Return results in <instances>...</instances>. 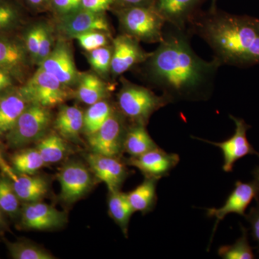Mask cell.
I'll return each instance as SVG.
<instances>
[{
	"label": "cell",
	"instance_id": "1",
	"mask_svg": "<svg viewBox=\"0 0 259 259\" xmlns=\"http://www.w3.org/2000/svg\"><path fill=\"white\" fill-rule=\"evenodd\" d=\"M173 27L165 30L157 49L143 63L145 76L171 102L207 100L221 64L214 58L207 61L199 57L185 30Z\"/></svg>",
	"mask_w": 259,
	"mask_h": 259
},
{
	"label": "cell",
	"instance_id": "2",
	"mask_svg": "<svg viewBox=\"0 0 259 259\" xmlns=\"http://www.w3.org/2000/svg\"><path fill=\"white\" fill-rule=\"evenodd\" d=\"M187 25L208 44L220 64H259V20L210 11L194 15Z\"/></svg>",
	"mask_w": 259,
	"mask_h": 259
},
{
	"label": "cell",
	"instance_id": "3",
	"mask_svg": "<svg viewBox=\"0 0 259 259\" xmlns=\"http://www.w3.org/2000/svg\"><path fill=\"white\" fill-rule=\"evenodd\" d=\"M115 13L122 33L148 44L163 40L167 22L155 5L117 8Z\"/></svg>",
	"mask_w": 259,
	"mask_h": 259
},
{
	"label": "cell",
	"instance_id": "4",
	"mask_svg": "<svg viewBox=\"0 0 259 259\" xmlns=\"http://www.w3.org/2000/svg\"><path fill=\"white\" fill-rule=\"evenodd\" d=\"M119 111L132 123L146 125L154 112L172 103L166 95H157L149 89L125 80L117 94Z\"/></svg>",
	"mask_w": 259,
	"mask_h": 259
},
{
	"label": "cell",
	"instance_id": "5",
	"mask_svg": "<svg viewBox=\"0 0 259 259\" xmlns=\"http://www.w3.org/2000/svg\"><path fill=\"white\" fill-rule=\"evenodd\" d=\"M51 122L50 108L30 104L13 128L5 135L8 147L18 149L37 142L47 134Z\"/></svg>",
	"mask_w": 259,
	"mask_h": 259
},
{
	"label": "cell",
	"instance_id": "6",
	"mask_svg": "<svg viewBox=\"0 0 259 259\" xmlns=\"http://www.w3.org/2000/svg\"><path fill=\"white\" fill-rule=\"evenodd\" d=\"M19 88L29 103L49 108L61 105L71 95V88L40 67Z\"/></svg>",
	"mask_w": 259,
	"mask_h": 259
},
{
	"label": "cell",
	"instance_id": "7",
	"mask_svg": "<svg viewBox=\"0 0 259 259\" xmlns=\"http://www.w3.org/2000/svg\"><path fill=\"white\" fill-rule=\"evenodd\" d=\"M127 127L124 115L120 111L114 110L108 120L98 131L88 136L92 152L120 157L121 153H123Z\"/></svg>",
	"mask_w": 259,
	"mask_h": 259
},
{
	"label": "cell",
	"instance_id": "8",
	"mask_svg": "<svg viewBox=\"0 0 259 259\" xmlns=\"http://www.w3.org/2000/svg\"><path fill=\"white\" fill-rule=\"evenodd\" d=\"M38 67L55 76L68 88L76 87L81 73L76 69L72 50L67 40L59 39Z\"/></svg>",
	"mask_w": 259,
	"mask_h": 259
},
{
	"label": "cell",
	"instance_id": "9",
	"mask_svg": "<svg viewBox=\"0 0 259 259\" xmlns=\"http://www.w3.org/2000/svg\"><path fill=\"white\" fill-rule=\"evenodd\" d=\"M104 31L110 33V24L105 13H97L81 9L76 13L58 18L55 31L60 39L69 40L85 32Z\"/></svg>",
	"mask_w": 259,
	"mask_h": 259
},
{
	"label": "cell",
	"instance_id": "10",
	"mask_svg": "<svg viewBox=\"0 0 259 259\" xmlns=\"http://www.w3.org/2000/svg\"><path fill=\"white\" fill-rule=\"evenodd\" d=\"M61 185L60 198L63 202L72 204L82 198L93 188L91 172L82 163L71 162L61 168L58 174Z\"/></svg>",
	"mask_w": 259,
	"mask_h": 259
},
{
	"label": "cell",
	"instance_id": "11",
	"mask_svg": "<svg viewBox=\"0 0 259 259\" xmlns=\"http://www.w3.org/2000/svg\"><path fill=\"white\" fill-rule=\"evenodd\" d=\"M230 117L235 122L236 130L234 134L229 139L226 140L223 142H213L199 138L192 137L194 139L203 141L221 148L223 155V169L225 172L233 171L235 163L241 158L248 155L258 156V152L255 151L247 139V131L250 128V126L243 119L238 118L233 115H230Z\"/></svg>",
	"mask_w": 259,
	"mask_h": 259
},
{
	"label": "cell",
	"instance_id": "12",
	"mask_svg": "<svg viewBox=\"0 0 259 259\" xmlns=\"http://www.w3.org/2000/svg\"><path fill=\"white\" fill-rule=\"evenodd\" d=\"M259 184L255 180L250 182L237 181L235 187L229 194L222 207L220 208L207 209L209 218H215L216 221L213 228L212 236L215 233L218 224L231 213L245 216V210L253 199L258 200Z\"/></svg>",
	"mask_w": 259,
	"mask_h": 259
},
{
	"label": "cell",
	"instance_id": "13",
	"mask_svg": "<svg viewBox=\"0 0 259 259\" xmlns=\"http://www.w3.org/2000/svg\"><path fill=\"white\" fill-rule=\"evenodd\" d=\"M112 47L111 75L114 78L143 64L151 55L140 46L139 40L123 33L112 40Z\"/></svg>",
	"mask_w": 259,
	"mask_h": 259
},
{
	"label": "cell",
	"instance_id": "14",
	"mask_svg": "<svg viewBox=\"0 0 259 259\" xmlns=\"http://www.w3.org/2000/svg\"><path fill=\"white\" fill-rule=\"evenodd\" d=\"M67 222L66 212L40 201L29 202L22 209V226L27 229L49 231L60 228Z\"/></svg>",
	"mask_w": 259,
	"mask_h": 259
},
{
	"label": "cell",
	"instance_id": "15",
	"mask_svg": "<svg viewBox=\"0 0 259 259\" xmlns=\"http://www.w3.org/2000/svg\"><path fill=\"white\" fill-rule=\"evenodd\" d=\"M86 160L94 175L106 184L109 192L120 190L129 171L119 157L92 152L87 155Z\"/></svg>",
	"mask_w": 259,
	"mask_h": 259
},
{
	"label": "cell",
	"instance_id": "16",
	"mask_svg": "<svg viewBox=\"0 0 259 259\" xmlns=\"http://www.w3.org/2000/svg\"><path fill=\"white\" fill-rule=\"evenodd\" d=\"M180 156L177 153H168L158 147L151 151L131 157L127 163L139 168L145 177L161 179L168 176L180 162Z\"/></svg>",
	"mask_w": 259,
	"mask_h": 259
},
{
	"label": "cell",
	"instance_id": "17",
	"mask_svg": "<svg viewBox=\"0 0 259 259\" xmlns=\"http://www.w3.org/2000/svg\"><path fill=\"white\" fill-rule=\"evenodd\" d=\"M32 63L23 40L10 35H0V69L7 70L20 80Z\"/></svg>",
	"mask_w": 259,
	"mask_h": 259
},
{
	"label": "cell",
	"instance_id": "18",
	"mask_svg": "<svg viewBox=\"0 0 259 259\" xmlns=\"http://www.w3.org/2000/svg\"><path fill=\"white\" fill-rule=\"evenodd\" d=\"M30 105L19 87L0 93V135H6L13 128L20 116Z\"/></svg>",
	"mask_w": 259,
	"mask_h": 259
},
{
	"label": "cell",
	"instance_id": "19",
	"mask_svg": "<svg viewBox=\"0 0 259 259\" xmlns=\"http://www.w3.org/2000/svg\"><path fill=\"white\" fill-rule=\"evenodd\" d=\"M199 0H156L155 6L165 18L167 24L181 30L194 16V9Z\"/></svg>",
	"mask_w": 259,
	"mask_h": 259
},
{
	"label": "cell",
	"instance_id": "20",
	"mask_svg": "<svg viewBox=\"0 0 259 259\" xmlns=\"http://www.w3.org/2000/svg\"><path fill=\"white\" fill-rule=\"evenodd\" d=\"M83 112L75 106L61 107L54 121V128L58 134L71 142L79 141V134L83 131Z\"/></svg>",
	"mask_w": 259,
	"mask_h": 259
},
{
	"label": "cell",
	"instance_id": "21",
	"mask_svg": "<svg viewBox=\"0 0 259 259\" xmlns=\"http://www.w3.org/2000/svg\"><path fill=\"white\" fill-rule=\"evenodd\" d=\"M12 182L19 199L28 203L40 202L49 192V183L42 177L20 174Z\"/></svg>",
	"mask_w": 259,
	"mask_h": 259
},
{
	"label": "cell",
	"instance_id": "22",
	"mask_svg": "<svg viewBox=\"0 0 259 259\" xmlns=\"http://www.w3.org/2000/svg\"><path fill=\"white\" fill-rule=\"evenodd\" d=\"M76 87V98L88 105L105 100L109 95L107 83L102 78L94 73H81Z\"/></svg>",
	"mask_w": 259,
	"mask_h": 259
},
{
	"label": "cell",
	"instance_id": "23",
	"mask_svg": "<svg viewBox=\"0 0 259 259\" xmlns=\"http://www.w3.org/2000/svg\"><path fill=\"white\" fill-rule=\"evenodd\" d=\"M158 179L145 177L141 185L127 194V199L135 212L146 214L155 208L157 202L156 186Z\"/></svg>",
	"mask_w": 259,
	"mask_h": 259
},
{
	"label": "cell",
	"instance_id": "24",
	"mask_svg": "<svg viewBox=\"0 0 259 259\" xmlns=\"http://www.w3.org/2000/svg\"><path fill=\"white\" fill-rule=\"evenodd\" d=\"M146 125L132 123L127 126L124 140L123 152L131 157H136L159 147L148 134Z\"/></svg>",
	"mask_w": 259,
	"mask_h": 259
},
{
	"label": "cell",
	"instance_id": "25",
	"mask_svg": "<svg viewBox=\"0 0 259 259\" xmlns=\"http://www.w3.org/2000/svg\"><path fill=\"white\" fill-rule=\"evenodd\" d=\"M36 148L46 164L62 161L69 152L66 140L55 133L47 134L37 141Z\"/></svg>",
	"mask_w": 259,
	"mask_h": 259
},
{
	"label": "cell",
	"instance_id": "26",
	"mask_svg": "<svg viewBox=\"0 0 259 259\" xmlns=\"http://www.w3.org/2000/svg\"><path fill=\"white\" fill-rule=\"evenodd\" d=\"M108 212L110 217L127 238L130 219L134 211L129 203L127 194L120 190L109 192Z\"/></svg>",
	"mask_w": 259,
	"mask_h": 259
},
{
	"label": "cell",
	"instance_id": "27",
	"mask_svg": "<svg viewBox=\"0 0 259 259\" xmlns=\"http://www.w3.org/2000/svg\"><path fill=\"white\" fill-rule=\"evenodd\" d=\"M114 110L115 109L111 104L105 100L90 105L86 112H83L82 131L84 134L89 136L98 131L108 120Z\"/></svg>",
	"mask_w": 259,
	"mask_h": 259
},
{
	"label": "cell",
	"instance_id": "28",
	"mask_svg": "<svg viewBox=\"0 0 259 259\" xmlns=\"http://www.w3.org/2000/svg\"><path fill=\"white\" fill-rule=\"evenodd\" d=\"M23 21L21 5L14 0H0V35H10Z\"/></svg>",
	"mask_w": 259,
	"mask_h": 259
},
{
	"label": "cell",
	"instance_id": "29",
	"mask_svg": "<svg viewBox=\"0 0 259 259\" xmlns=\"http://www.w3.org/2000/svg\"><path fill=\"white\" fill-rule=\"evenodd\" d=\"M11 161L15 171L21 175H35L46 165L36 148L20 150L13 155Z\"/></svg>",
	"mask_w": 259,
	"mask_h": 259
},
{
	"label": "cell",
	"instance_id": "30",
	"mask_svg": "<svg viewBox=\"0 0 259 259\" xmlns=\"http://www.w3.org/2000/svg\"><path fill=\"white\" fill-rule=\"evenodd\" d=\"M242 235L233 244L223 245L218 250V255L224 259L255 258L253 248L248 242V230L241 226Z\"/></svg>",
	"mask_w": 259,
	"mask_h": 259
},
{
	"label": "cell",
	"instance_id": "31",
	"mask_svg": "<svg viewBox=\"0 0 259 259\" xmlns=\"http://www.w3.org/2000/svg\"><path fill=\"white\" fill-rule=\"evenodd\" d=\"M7 247L12 258L15 259H54L56 258L50 252L42 247L29 243L18 241L7 242Z\"/></svg>",
	"mask_w": 259,
	"mask_h": 259
},
{
	"label": "cell",
	"instance_id": "32",
	"mask_svg": "<svg viewBox=\"0 0 259 259\" xmlns=\"http://www.w3.org/2000/svg\"><path fill=\"white\" fill-rule=\"evenodd\" d=\"M112 55V44L87 52L90 66L102 79H106L111 74Z\"/></svg>",
	"mask_w": 259,
	"mask_h": 259
},
{
	"label": "cell",
	"instance_id": "33",
	"mask_svg": "<svg viewBox=\"0 0 259 259\" xmlns=\"http://www.w3.org/2000/svg\"><path fill=\"white\" fill-rule=\"evenodd\" d=\"M19 201L11 179L6 175L0 176V205L3 212L9 215H16L20 209Z\"/></svg>",
	"mask_w": 259,
	"mask_h": 259
},
{
	"label": "cell",
	"instance_id": "34",
	"mask_svg": "<svg viewBox=\"0 0 259 259\" xmlns=\"http://www.w3.org/2000/svg\"><path fill=\"white\" fill-rule=\"evenodd\" d=\"M110 37V33L96 30V31L85 32L78 35L77 37H75V39L79 42L81 49L86 52H90L99 48L110 45V42H109Z\"/></svg>",
	"mask_w": 259,
	"mask_h": 259
},
{
	"label": "cell",
	"instance_id": "35",
	"mask_svg": "<svg viewBox=\"0 0 259 259\" xmlns=\"http://www.w3.org/2000/svg\"><path fill=\"white\" fill-rule=\"evenodd\" d=\"M40 34H41V22H39L28 27L24 32L23 39H22L30 56V61L34 64L38 54Z\"/></svg>",
	"mask_w": 259,
	"mask_h": 259
},
{
	"label": "cell",
	"instance_id": "36",
	"mask_svg": "<svg viewBox=\"0 0 259 259\" xmlns=\"http://www.w3.org/2000/svg\"><path fill=\"white\" fill-rule=\"evenodd\" d=\"M55 30L50 24L41 22V34L38 54L35 64L39 66L44 59L51 54L55 46Z\"/></svg>",
	"mask_w": 259,
	"mask_h": 259
},
{
	"label": "cell",
	"instance_id": "37",
	"mask_svg": "<svg viewBox=\"0 0 259 259\" xmlns=\"http://www.w3.org/2000/svg\"><path fill=\"white\" fill-rule=\"evenodd\" d=\"M50 8L57 18H61L81 10V0H51Z\"/></svg>",
	"mask_w": 259,
	"mask_h": 259
},
{
	"label": "cell",
	"instance_id": "38",
	"mask_svg": "<svg viewBox=\"0 0 259 259\" xmlns=\"http://www.w3.org/2000/svg\"><path fill=\"white\" fill-rule=\"evenodd\" d=\"M115 5V0H81V9L97 13H105Z\"/></svg>",
	"mask_w": 259,
	"mask_h": 259
},
{
	"label": "cell",
	"instance_id": "39",
	"mask_svg": "<svg viewBox=\"0 0 259 259\" xmlns=\"http://www.w3.org/2000/svg\"><path fill=\"white\" fill-rule=\"evenodd\" d=\"M256 205L251 207L248 214H245L247 221L250 223V234L253 241L256 243L259 249V201L256 200Z\"/></svg>",
	"mask_w": 259,
	"mask_h": 259
},
{
	"label": "cell",
	"instance_id": "40",
	"mask_svg": "<svg viewBox=\"0 0 259 259\" xmlns=\"http://www.w3.org/2000/svg\"><path fill=\"white\" fill-rule=\"evenodd\" d=\"M18 81L16 76L7 70L0 69V93L15 86Z\"/></svg>",
	"mask_w": 259,
	"mask_h": 259
},
{
	"label": "cell",
	"instance_id": "41",
	"mask_svg": "<svg viewBox=\"0 0 259 259\" xmlns=\"http://www.w3.org/2000/svg\"><path fill=\"white\" fill-rule=\"evenodd\" d=\"M156 0H115V5L117 6V8H124L153 5L156 4Z\"/></svg>",
	"mask_w": 259,
	"mask_h": 259
},
{
	"label": "cell",
	"instance_id": "42",
	"mask_svg": "<svg viewBox=\"0 0 259 259\" xmlns=\"http://www.w3.org/2000/svg\"><path fill=\"white\" fill-rule=\"evenodd\" d=\"M30 9L40 10L50 7L51 0H23Z\"/></svg>",
	"mask_w": 259,
	"mask_h": 259
},
{
	"label": "cell",
	"instance_id": "43",
	"mask_svg": "<svg viewBox=\"0 0 259 259\" xmlns=\"http://www.w3.org/2000/svg\"><path fill=\"white\" fill-rule=\"evenodd\" d=\"M0 168H2V170L4 171L7 176L9 177L11 179V180H14L16 179L17 175H15L13 170L11 169V168L7 164L6 162L3 159L1 153H0Z\"/></svg>",
	"mask_w": 259,
	"mask_h": 259
},
{
	"label": "cell",
	"instance_id": "44",
	"mask_svg": "<svg viewBox=\"0 0 259 259\" xmlns=\"http://www.w3.org/2000/svg\"><path fill=\"white\" fill-rule=\"evenodd\" d=\"M3 210L2 209L1 205H0V231H4V230L8 228L7 223L5 222V218L3 217Z\"/></svg>",
	"mask_w": 259,
	"mask_h": 259
},
{
	"label": "cell",
	"instance_id": "45",
	"mask_svg": "<svg viewBox=\"0 0 259 259\" xmlns=\"http://www.w3.org/2000/svg\"><path fill=\"white\" fill-rule=\"evenodd\" d=\"M258 156L259 157V153ZM253 178H254V180L259 184V165L255 168L254 171L253 172Z\"/></svg>",
	"mask_w": 259,
	"mask_h": 259
},
{
	"label": "cell",
	"instance_id": "46",
	"mask_svg": "<svg viewBox=\"0 0 259 259\" xmlns=\"http://www.w3.org/2000/svg\"><path fill=\"white\" fill-rule=\"evenodd\" d=\"M215 3L216 0H212V6H211L210 11H214V10H216Z\"/></svg>",
	"mask_w": 259,
	"mask_h": 259
}]
</instances>
